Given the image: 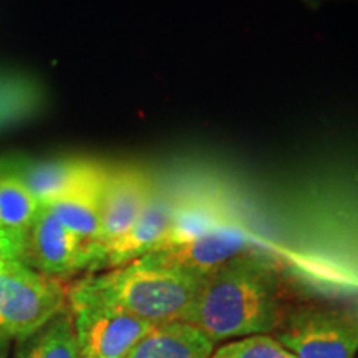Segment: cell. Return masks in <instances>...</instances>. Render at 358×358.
I'll list each match as a JSON object with an SVG mask.
<instances>
[{
	"mask_svg": "<svg viewBox=\"0 0 358 358\" xmlns=\"http://www.w3.org/2000/svg\"><path fill=\"white\" fill-rule=\"evenodd\" d=\"M289 312L280 272L264 254H248L204 277L191 324L217 343L275 332Z\"/></svg>",
	"mask_w": 358,
	"mask_h": 358,
	"instance_id": "1",
	"label": "cell"
},
{
	"mask_svg": "<svg viewBox=\"0 0 358 358\" xmlns=\"http://www.w3.org/2000/svg\"><path fill=\"white\" fill-rule=\"evenodd\" d=\"M90 292L120 310L153 325L189 322L203 279L145 257L83 277Z\"/></svg>",
	"mask_w": 358,
	"mask_h": 358,
	"instance_id": "2",
	"label": "cell"
},
{
	"mask_svg": "<svg viewBox=\"0 0 358 358\" xmlns=\"http://www.w3.org/2000/svg\"><path fill=\"white\" fill-rule=\"evenodd\" d=\"M69 308V285L20 261L0 267V330L20 342L32 338Z\"/></svg>",
	"mask_w": 358,
	"mask_h": 358,
	"instance_id": "3",
	"label": "cell"
},
{
	"mask_svg": "<svg viewBox=\"0 0 358 358\" xmlns=\"http://www.w3.org/2000/svg\"><path fill=\"white\" fill-rule=\"evenodd\" d=\"M69 312L83 358H123L155 327L101 301L82 279L69 285Z\"/></svg>",
	"mask_w": 358,
	"mask_h": 358,
	"instance_id": "4",
	"label": "cell"
},
{
	"mask_svg": "<svg viewBox=\"0 0 358 358\" xmlns=\"http://www.w3.org/2000/svg\"><path fill=\"white\" fill-rule=\"evenodd\" d=\"M274 337L297 358H355L358 319L330 307L290 310Z\"/></svg>",
	"mask_w": 358,
	"mask_h": 358,
	"instance_id": "5",
	"label": "cell"
},
{
	"mask_svg": "<svg viewBox=\"0 0 358 358\" xmlns=\"http://www.w3.org/2000/svg\"><path fill=\"white\" fill-rule=\"evenodd\" d=\"M19 261L42 274L64 279L83 268L93 271L96 249L66 229L48 206H40L24 237Z\"/></svg>",
	"mask_w": 358,
	"mask_h": 358,
	"instance_id": "6",
	"label": "cell"
},
{
	"mask_svg": "<svg viewBox=\"0 0 358 358\" xmlns=\"http://www.w3.org/2000/svg\"><path fill=\"white\" fill-rule=\"evenodd\" d=\"M156 185L146 169L108 168L101 192V237L98 249L122 237L153 198Z\"/></svg>",
	"mask_w": 358,
	"mask_h": 358,
	"instance_id": "7",
	"label": "cell"
},
{
	"mask_svg": "<svg viewBox=\"0 0 358 358\" xmlns=\"http://www.w3.org/2000/svg\"><path fill=\"white\" fill-rule=\"evenodd\" d=\"M176 206V199L163 194V191L156 187L153 198L148 203L141 216L136 219V222L122 237L98 249L93 271L124 266L146 254L155 252L171 226Z\"/></svg>",
	"mask_w": 358,
	"mask_h": 358,
	"instance_id": "8",
	"label": "cell"
},
{
	"mask_svg": "<svg viewBox=\"0 0 358 358\" xmlns=\"http://www.w3.org/2000/svg\"><path fill=\"white\" fill-rule=\"evenodd\" d=\"M106 169L105 164L93 159L64 158L29 163L15 168L40 206H47L75 187L98 176Z\"/></svg>",
	"mask_w": 358,
	"mask_h": 358,
	"instance_id": "9",
	"label": "cell"
},
{
	"mask_svg": "<svg viewBox=\"0 0 358 358\" xmlns=\"http://www.w3.org/2000/svg\"><path fill=\"white\" fill-rule=\"evenodd\" d=\"M216 343L189 322L155 325L123 358H211Z\"/></svg>",
	"mask_w": 358,
	"mask_h": 358,
	"instance_id": "10",
	"label": "cell"
},
{
	"mask_svg": "<svg viewBox=\"0 0 358 358\" xmlns=\"http://www.w3.org/2000/svg\"><path fill=\"white\" fill-rule=\"evenodd\" d=\"M106 173L108 166L98 176L75 187L69 194L47 204L66 229L95 249L101 237V192Z\"/></svg>",
	"mask_w": 358,
	"mask_h": 358,
	"instance_id": "11",
	"label": "cell"
},
{
	"mask_svg": "<svg viewBox=\"0 0 358 358\" xmlns=\"http://www.w3.org/2000/svg\"><path fill=\"white\" fill-rule=\"evenodd\" d=\"M38 208L37 199L15 168L0 166V239L10 245L17 261Z\"/></svg>",
	"mask_w": 358,
	"mask_h": 358,
	"instance_id": "12",
	"label": "cell"
},
{
	"mask_svg": "<svg viewBox=\"0 0 358 358\" xmlns=\"http://www.w3.org/2000/svg\"><path fill=\"white\" fill-rule=\"evenodd\" d=\"M227 222H229V217L216 203L203 199L178 201L176 211H174L171 219V226H169L163 243L156 250L189 244L192 241L219 229Z\"/></svg>",
	"mask_w": 358,
	"mask_h": 358,
	"instance_id": "13",
	"label": "cell"
},
{
	"mask_svg": "<svg viewBox=\"0 0 358 358\" xmlns=\"http://www.w3.org/2000/svg\"><path fill=\"white\" fill-rule=\"evenodd\" d=\"M25 342L19 358H83L69 308Z\"/></svg>",
	"mask_w": 358,
	"mask_h": 358,
	"instance_id": "14",
	"label": "cell"
},
{
	"mask_svg": "<svg viewBox=\"0 0 358 358\" xmlns=\"http://www.w3.org/2000/svg\"><path fill=\"white\" fill-rule=\"evenodd\" d=\"M211 358H297L272 335H249L214 348Z\"/></svg>",
	"mask_w": 358,
	"mask_h": 358,
	"instance_id": "15",
	"label": "cell"
},
{
	"mask_svg": "<svg viewBox=\"0 0 358 358\" xmlns=\"http://www.w3.org/2000/svg\"><path fill=\"white\" fill-rule=\"evenodd\" d=\"M8 261H17V256H15V252L12 250L10 245H8L6 241L0 239V267H2L3 264Z\"/></svg>",
	"mask_w": 358,
	"mask_h": 358,
	"instance_id": "16",
	"label": "cell"
},
{
	"mask_svg": "<svg viewBox=\"0 0 358 358\" xmlns=\"http://www.w3.org/2000/svg\"><path fill=\"white\" fill-rule=\"evenodd\" d=\"M8 340V337L6 334L2 332V330H0V358H2V348L6 347V342Z\"/></svg>",
	"mask_w": 358,
	"mask_h": 358,
	"instance_id": "17",
	"label": "cell"
}]
</instances>
